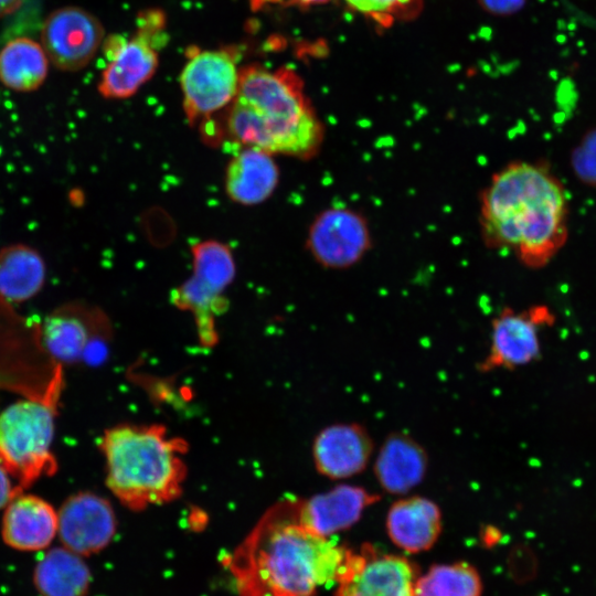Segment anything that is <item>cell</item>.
Instances as JSON below:
<instances>
[{"mask_svg":"<svg viewBox=\"0 0 596 596\" xmlns=\"http://www.w3.org/2000/svg\"><path fill=\"white\" fill-rule=\"evenodd\" d=\"M295 502L275 503L224 561L240 596H316L337 581L349 550L304 526Z\"/></svg>","mask_w":596,"mask_h":596,"instance_id":"1","label":"cell"},{"mask_svg":"<svg viewBox=\"0 0 596 596\" xmlns=\"http://www.w3.org/2000/svg\"><path fill=\"white\" fill-rule=\"evenodd\" d=\"M568 204L560 180L536 163L514 161L497 171L479 201L482 238L512 252L526 267L541 268L564 246Z\"/></svg>","mask_w":596,"mask_h":596,"instance_id":"2","label":"cell"},{"mask_svg":"<svg viewBox=\"0 0 596 596\" xmlns=\"http://www.w3.org/2000/svg\"><path fill=\"white\" fill-rule=\"evenodd\" d=\"M224 131L242 147L308 160L320 150L324 127L289 67L240 68L238 91L224 110Z\"/></svg>","mask_w":596,"mask_h":596,"instance_id":"3","label":"cell"},{"mask_svg":"<svg viewBox=\"0 0 596 596\" xmlns=\"http://www.w3.org/2000/svg\"><path fill=\"white\" fill-rule=\"evenodd\" d=\"M98 447L106 486L127 509L143 511L182 496L189 446L164 425L117 424L103 433Z\"/></svg>","mask_w":596,"mask_h":596,"instance_id":"4","label":"cell"},{"mask_svg":"<svg viewBox=\"0 0 596 596\" xmlns=\"http://www.w3.org/2000/svg\"><path fill=\"white\" fill-rule=\"evenodd\" d=\"M58 403L24 397L0 412V465L25 491L42 477H52V451Z\"/></svg>","mask_w":596,"mask_h":596,"instance_id":"5","label":"cell"},{"mask_svg":"<svg viewBox=\"0 0 596 596\" xmlns=\"http://www.w3.org/2000/svg\"><path fill=\"white\" fill-rule=\"evenodd\" d=\"M192 273L170 295L177 309L194 319L201 345L217 343L216 318L226 309L225 291L236 275L232 248L215 238L199 241L191 247Z\"/></svg>","mask_w":596,"mask_h":596,"instance_id":"6","label":"cell"},{"mask_svg":"<svg viewBox=\"0 0 596 596\" xmlns=\"http://www.w3.org/2000/svg\"><path fill=\"white\" fill-rule=\"evenodd\" d=\"M137 32L131 40L110 35L104 44L108 64L97 89L107 99H125L135 95L156 73L158 49L166 42V17L157 9L140 12Z\"/></svg>","mask_w":596,"mask_h":596,"instance_id":"7","label":"cell"},{"mask_svg":"<svg viewBox=\"0 0 596 596\" xmlns=\"http://www.w3.org/2000/svg\"><path fill=\"white\" fill-rule=\"evenodd\" d=\"M238 50L222 47L187 50V63L180 74L182 107L188 124H202L234 100L240 82Z\"/></svg>","mask_w":596,"mask_h":596,"instance_id":"8","label":"cell"},{"mask_svg":"<svg viewBox=\"0 0 596 596\" xmlns=\"http://www.w3.org/2000/svg\"><path fill=\"white\" fill-rule=\"evenodd\" d=\"M111 328L105 312L82 301H67L39 321L45 352L58 364L83 361L96 344L109 340Z\"/></svg>","mask_w":596,"mask_h":596,"instance_id":"9","label":"cell"},{"mask_svg":"<svg viewBox=\"0 0 596 596\" xmlns=\"http://www.w3.org/2000/svg\"><path fill=\"white\" fill-rule=\"evenodd\" d=\"M371 230L360 212L330 206L311 221L306 248L323 268L343 270L359 264L371 248Z\"/></svg>","mask_w":596,"mask_h":596,"instance_id":"10","label":"cell"},{"mask_svg":"<svg viewBox=\"0 0 596 596\" xmlns=\"http://www.w3.org/2000/svg\"><path fill=\"white\" fill-rule=\"evenodd\" d=\"M418 577L407 558L372 546L348 551L337 577L336 596H415Z\"/></svg>","mask_w":596,"mask_h":596,"instance_id":"11","label":"cell"},{"mask_svg":"<svg viewBox=\"0 0 596 596\" xmlns=\"http://www.w3.org/2000/svg\"><path fill=\"white\" fill-rule=\"evenodd\" d=\"M104 35L98 18L83 8L68 6L52 11L45 18L41 45L55 67L76 72L94 58Z\"/></svg>","mask_w":596,"mask_h":596,"instance_id":"12","label":"cell"},{"mask_svg":"<svg viewBox=\"0 0 596 596\" xmlns=\"http://www.w3.org/2000/svg\"><path fill=\"white\" fill-rule=\"evenodd\" d=\"M117 531V519L109 500L79 491L67 497L57 510V536L62 545L89 556L104 550Z\"/></svg>","mask_w":596,"mask_h":596,"instance_id":"13","label":"cell"},{"mask_svg":"<svg viewBox=\"0 0 596 596\" xmlns=\"http://www.w3.org/2000/svg\"><path fill=\"white\" fill-rule=\"evenodd\" d=\"M547 318L545 308L522 312L503 309L492 320L489 350L479 363V370H511L535 360L540 354L538 327Z\"/></svg>","mask_w":596,"mask_h":596,"instance_id":"14","label":"cell"},{"mask_svg":"<svg viewBox=\"0 0 596 596\" xmlns=\"http://www.w3.org/2000/svg\"><path fill=\"white\" fill-rule=\"evenodd\" d=\"M373 451L370 433L358 423L328 425L316 435L311 446L316 470L331 480H345L361 473Z\"/></svg>","mask_w":596,"mask_h":596,"instance_id":"15","label":"cell"},{"mask_svg":"<svg viewBox=\"0 0 596 596\" xmlns=\"http://www.w3.org/2000/svg\"><path fill=\"white\" fill-rule=\"evenodd\" d=\"M379 500L377 493L363 487L340 483L307 499H296V515L307 529L330 538L354 525Z\"/></svg>","mask_w":596,"mask_h":596,"instance_id":"16","label":"cell"},{"mask_svg":"<svg viewBox=\"0 0 596 596\" xmlns=\"http://www.w3.org/2000/svg\"><path fill=\"white\" fill-rule=\"evenodd\" d=\"M56 535L57 511L41 497L22 491L3 509L1 536L10 547L23 552L41 551Z\"/></svg>","mask_w":596,"mask_h":596,"instance_id":"17","label":"cell"},{"mask_svg":"<svg viewBox=\"0 0 596 596\" xmlns=\"http://www.w3.org/2000/svg\"><path fill=\"white\" fill-rule=\"evenodd\" d=\"M428 456L425 448L406 433L390 434L380 446L373 472L380 488L390 494H408L425 478Z\"/></svg>","mask_w":596,"mask_h":596,"instance_id":"18","label":"cell"},{"mask_svg":"<svg viewBox=\"0 0 596 596\" xmlns=\"http://www.w3.org/2000/svg\"><path fill=\"white\" fill-rule=\"evenodd\" d=\"M441 511L422 496H402L389 508L385 528L390 540L407 553L429 550L441 532Z\"/></svg>","mask_w":596,"mask_h":596,"instance_id":"19","label":"cell"},{"mask_svg":"<svg viewBox=\"0 0 596 596\" xmlns=\"http://www.w3.org/2000/svg\"><path fill=\"white\" fill-rule=\"evenodd\" d=\"M279 182V168L274 155L254 147H242L228 161L224 190L240 205L253 206L267 201Z\"/></svg>","mask_w":596,"mask_h":596,"instance_id":"20","label":"cell"},{"mask_svg":"<svg viewBox=\"0 0 596 596\" xmlns=\"http://www.w3.org/2000/svg\"><path fill=\"white\" fill-rule=\"evenodd\" d=\"M42 254L25 243L0 248V302L15 307L36 297L46 283Z\"/></svg>","mask_w":596,"mask_h":596,"instance_id":"21","label":"cell"},{"mask_svg":"<svg viewBox=\"0 0 596 596\" xmlns=\"http://www.w3.org/2000/svg\"><path fill=\"white\" fill-rule=\"evenodd\" d=\"M91 581V571L82 556L64 546L49 550L33 572L40 596H86Z\"/></svg>","mask_w":596,"mask_h":596,"instance_id":"22","label":"cell"},{"mask_svg":"<svg viewBox=\"0 0 596 596\" xmlns=\"http://www.w3.org/2000/svg\"><path fill=\"white\" fill-rule=\"evenodd\" d=\"M49 61L41 43L25 36L12 39L0 50V82L14 92L36 91L47 76Z\"/></svg>","mask_w":596,"mask_h":596,"instance_id":"23","label":"cell"},{"mask_svg":"<svg viewBox=\"0 0 596 596\" xmlns=\"http://www.w3.org/2000/svg\"><path fill=\"white\" fill-rule=\"evenodd\" d=\"M481 593L480 575L465 562L434 565L415 583V596H481Z\"/></svg>","mask_w":596,"mask_h":596,"instance_id":"24","label":"cell"},{"mask_svg":"<svg viewBox=\"0 0 596 596\" xmlns=\"http://www.w3.org/2000/svg\"><path fill=\"white\" fill-rule=\"evenodd\" d=\"M353 11L370 18L382 26L396 20L414 17L421 9V0H344Z\"/></svg>","mask_w":596,"mask_h":596,"instance_id":"25","label":"cell"},{"mask_svg":"<svg viewBox=\"0 0 596 596\" xmlns=\"http://www.w3.org/2000/svg\"><path fill=\"white\" fill-rule=\"evenodd\" d=\"M573 161L576 173L585 182L596 185V131L584 139Z\"/></svg>","mask_w":596,"mask_h":596,"instance_id":"26","label":"cell"},{"mask_svg":"<svg viewBox=\"0 0 596 596\" xmlns=\"http://www.w3.org/2000/svg\"><path fill=\"white\" fill-rule=\"evenodd\" d=\"M22 492L13 485V479L0 465V510H3L12 498Z\"/></svg>","mask_w":596,"mask_h":596,"instance_id":"27","label":"cell"},{"mask_svg":"<svg viewBox=\"0 0 596 596\" xmlns=\"http://www.w3.org/2000/svg\"><path fill=\"white\" fill-rule=\"evenodd\" d=\"M489 9L498 12H511L521 7L524 0H483Z\"/></svg>","mask_w":596,"mask_h":596,"instance_id":"28","label":"cell"},{"mask_svg":"<svg viewBox=\"0 0 596 596\" xmlns=\"http://www.w3.org/2000/svg\"><path fill=\"white\" fill-rule=\"evenodd\" d=\"M23 0H0V19L17 11Z\"/></svg>","mask_w":596,"mask_h":596,"instance_id":"29","label":"cell"},{"mask_svg":"<svg viewBox=\"0 0 596 596\" xmlns=\"http://www.w3.org/2000/svg\"><path fill=\"white\" fill-rule=\"evenodd\" d=\"M330 0H283L286 4H295L300 7H309L315 4L326 3Z\"/></svg>","mask_w":596,"mask_h":596,"instance_id":"30","label":"cell"}]
</instances>
